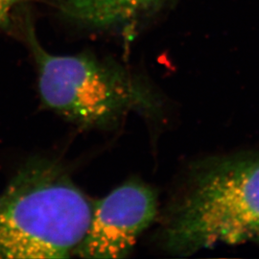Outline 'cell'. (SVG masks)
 I'll return each instance as SVG.
<instances>
[{"label":"cell","instance_id":"3","mask_svg":"<svg viewBox=\"0 0 259 259\" xmlns=\"http://www.w3.org/2000/svg\"><path fill=\"white\" fill-rule=\"evenodd\" d=\"M22 35L37 65L42 105L88 128H111L131 111L155 115L161 107L157 92L141 76L93 53L54 55L37 39L33 21L24 19Z\"/></svg>","mask_w":259,"mask_h":259},{"label":"cell","instance_id":"1","mask_svg":"<svg viewBox=\"0 0 259 259\" xmlns=\"http://www.w3.org/2000/svg\"><path fill=\"white\" fill-rule=\"evenodd\" d=\"M160 238L163 249L179 256L220 244L259 243V154L195 164L167 212Z\"/></svg>","mask_w":259,"mask_h":259},{"label":"cell","instance_id":"2","mask_svg":"<svg viewBox=\"0 0 259 259\" xmlns=\"http://www.w3.org/2000/svg\"><path fill=\"white\" fill-rule=\"evenodd\" d=\"M93 204L65 169L37 158L0 194V258H67L83 241Z\"/></svg>","mask_w":259,"mask_h":259},{"label":"cell","instance_id":"4","mask_svg":"<svg viewBox=\"0 0 259 259\" xmlns=\"http://www.w3.org/2000/svg\"><path fill=\"white\" fill-rule=\"evenodd\" d=\"M158 211L157 192L132 180L95 204L83 241L74 252L82 258L128 256L139 236L154 223Z\"/></svg>","mask_w":259,"mask_h":259},{"label":"cell","instance_id":"6","mask_svg":"<svg viewBox=\"0 0 259 259\" xmlns=\"http://www.w3.org/2000/svg\"><path fill=\"white\" fill-rule=\"evenodd\" d=\"M25 0H0V29L9 28L15 12Z\"/></svg>","mask_w":259,"mask_h":259},{"label":"cell","instance_id":"5","mask_svg":"<svg viewBox=\"0 0 259 259\" xmlns=\"http://www.w3.org/2000/svg\"><path fill=\"white\" fill-rule=\"evenodd\" d=\"M164 0H51L57 16L93 32H126L155 14Z\"/></svg>","mask_w":259,"mask_h":259}]
</instances>
